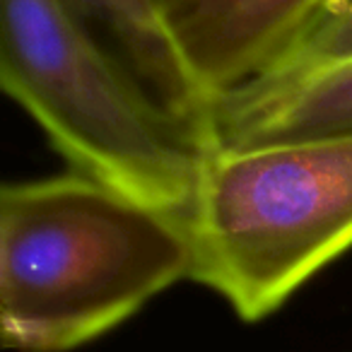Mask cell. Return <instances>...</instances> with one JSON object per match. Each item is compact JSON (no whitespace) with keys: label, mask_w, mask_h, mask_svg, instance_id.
Wrapping results in <instances>:
<instances>
[{"label":"cell","mask_w":352,"mask_h":352,"mask_svg":"<svg viewBox=\"0 0 352 352\" xmlns=\"http://www.w3.org/2000/svg\"><path fill=\"white\" fill-rule=\"evenodd\" d=\"M186 217L80 171L0 191V336L22 352H65L191 280Z\"/></svg>","instance_id":"1"},{"label":"cell","mask_w":352,"mask_h":352,"mask_svg":"<svg viewBox=\"0 0 352 352\" xmlns=\"http://www.w3.org/2000/svg\"><path fill=\"white\" fill-rule=\"evenodd\" d=\"M0 80L73 171L186 215L215 147L210 116L157 102L63 0H0Z\"/></svg>","instance_id":"2"},{"label":"cell","mask_w":352,"mask_h":352,"mask_svg":"<svg viewBox=\"0 0 352 352\" xmlns=\"http://www.w3.org/2000/svg\"><path fill=\"white\" fill-rule=\"evenodd\" d=\"M184 217L191 280L258 321L352 249V135L215 145Z\"/></svg>","instance_id":"3"},{"label":"cell","mask_w":352,"mask_h":352,"mask_svg":"<svg viewBox=\"0 0 352 352\" xmlns=\"http://www.w3.org/2000/svg\"><path fill=\"white\" fill-rule=\"evenodd\" d=\"M166 30L208 102L270 78L340 0H160Z\"/></svg>","instance_id":"4"},{"label":"cell","mask_w":352,"mask_h":352,"mask_svg":"<svg viewBox=\"0 0 352 352\" xmlns=\"http://www.w3.org/2000/svg\"><path fill=\"white\" fill-rule=\"evenodd\" d=\"M215 145L352 135V60L278 75L210 104Z\"/></svg>","instance_id":"5"},{"label":"cell","mask_w":352,"mask_h":352,"mask_svg":"<svg viewBox=\"0 0 352 352\" xmlns=\"http://www.w3.org/2000/svg\"><path fill=\"white\" fill-rule=\"evenodd\" d=\"M63 6L157 102L182 116L208 118L210 102L176 49L160 0H63Z\"/></svg>","instance_id":"6"},{"label":"cell","mask_w":352,"mask_h":352,"mask_svg":"<svg viewBox=\"0 0 352 352\" xmlns=\"http://www.w3.org/2000/svg\"><path fill=\"white\" fill-rule=\"evenodd\" d=\"M345 60H352V0H342L333 6L304 34L297 49L270 78L307 73V70L326 68V65L345 63Z\"/></svg>","instance_id":"7"},{"label":"cell","mask_w":352,"mask_h":352,"mask_svg":"<svg viewBox=\"0 0 352 352\" xmlns=\"http://www.w3.org/2000/svg\"><path fill=\"white\" fill-rule=\"evenodd\" d=\"M340 3H342V0H340ZM336 6H338V3H336Z\"/></svg>","instance_id":"8"}]
</instances>
